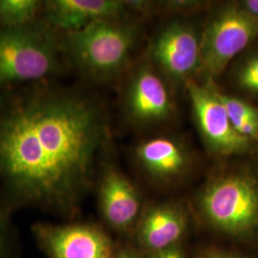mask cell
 Wrapping results in <instances>:
<instances>
[{
	"mask_svg": "<svg viewBox=\"0 0 258 258\" xmlns=\"http://www.w3.org/2000/svg\"><path fill=\"white\" fill-rule=\"evenodd\" d=\"M108 141L100 103L48 84L0 94V204L72 216Z\"/></svg>",
	"mask_w": 258,
	"mask_h": 258,
	"instance_id": "cell-1",
	"label": "cell"
},
{
	"mask_svg": "<svg viewBox=\"0 0 258 258\" xmlns=\"http://www.w3.org/2000/svg\"><path fill=\"white\" fill-rule=\"evenodd\" d=\"M61 33L44 19L0 28V94L21 83H37L60 68Z\"/></svg>",
	"mask_w": 258,
	"mask_h": 258,
	"instance_id": "cell-2",
	"label": "cell"
},
{
	"mask_svg": "<svg viewBox=\"0 0 258 258\" xmlns=\"http://www.w3.org/2000/svg\"><path fill=\"white\" fill-rule=\"evenodd\" d=\"M63 34L62 55L84 76L102 83L115 79L126 67L137 28L120 19H102Z\"/></svg>",
	"mask_w": 258,
	"mask_h": 258,
	"instance_id": "cell-3",
	"label": "cell"
},
{
	"mask_svg": "<svg viewBox=\"0 0 258 258\" xmlns=\"http://www.w3.org/2000/svg\"><path fill=\"white\" fill-rule=\"evenodd\" d=\"M200 208L217 230L231 235L249 233L258 226V182L247 173L221 176L205 188Z\"/></svg>",
	"mask_w": 258,
	"mask_h": 258,
	"instance_id": "cell-4",
	"label": "cell"
},
{
	"mask_svg": "<svg viewBox=\"0 0 258 258\" xmlns=\"http://www.w3.org/2000/svg\"><path fill=\"white\" fill-rule=\"evenodd\" d=\"M258 37V21L231 4L217 12L201 37V70L210 79Z\"/></svg>",
	"mask_w": 258,
	"mask_h": 258,
	"instance_id": "cell-5",
	"label": "cell"
},
{
	"mask_svg": "<svg viewBox=\"0 0 258 258\" xmlns=\"http://www.w3.org/2000/svg\"><path fill=\"white\" fill-rule=\"evenodd\" d=\"M197 126L208 148L220 155L248 152L252 142L234 129L215 84H199L189 80L185 83Z\"/></svg>",
	"mask_w": 258,
	"mask_h": 258,
	"instance_id": "cell-6",
	"label": "cell"
},
{
	"mask_svg": "<svg viewBox=\"0 0 258 258\" xmlns=\"http://www.w3.org/2000/svg\"><path fill=\"white\" fill-rule=\"evenodd\" d=\"M46 258H115L110 238L100 228L83 223L38 222L32 226Z\"/></svg>",
	"mask_w": 258,
	"mask_h": 258,
	"instance_id": "cell-7",
	"label": "cell"
},
{
	"mask_svg": "<svg viewBox=\"0 0 258 258\" xmlns=\"http://www.w3.org/2000/svg\"><path fill=\"white\" fill-rule=\"evenodd\" d=\"M150 55L169 79L185 83L201 68V37L187 23H168L154 37Z\"/></svg>",
	"mask_w": 258,
	"mask_h": 258,
	"instance_id": "cell-8",
	"label": "cell"
},
{
	"mask_svg": "<svg viewBox=\"0 0 258 258\" xmlns=\"http://www.w3.org/2000/svg\"><path fill=\"white\" fill-rule=\"evenodd\" d=\"M124 105L129 119L143 125L164 121L173 113V101L166 83L148 66L141 67L130 79Z\"/></svg>",
	"mask_w": 258,
	"mask_h": 258,
	"instance_id": "cell-9",
	"label": "cell"
},
{
	"mask_svg": "<svg viewBox=\"0 0 258 258\" xmlns=\"http://www.w3.org/2000/svg\"><path fill=\"white\" fill-rule=\"evenodd\" d=\"M129 9V1L49 0L43 1L41 19L60 33H70L97 20L120 19Z\"/></svg>",
	"mask_w": 258,
	"mask_h": 258,
	"instance_id": "cell-10",
	"label": "cell"
},
{
	"mask_svg": "<svg viewBox=\"0 0 258 258\" xmlns=\"http://www.w3.org/2000/svg\"><path fill=\"white\" fill-rule=\"evenodd\" d=\"M99 202L104 220L117 231L128 229L141 209L137 190L128 179L113 166H106L102 172Z\"/></svg>",
	"mask_w": 258,
	"mask_h": 258,
	"instance_id": "cell-11",
	"label": "cell"
},
{
	"mask_svg": "<svg viewBox=\"0 0 258 258\" xmlns=\"http://www.w3.org/2000/svg\"><path fill=\"white\" fill-rule=\"evenodd\" d=\"M136 156L148 174L161 181L175 179L189 166L187 150L173 139L147 140L136 148Z\"/></svg>",
	"mask_w": 258,
	"mask_h": 258,
	"instance_id": "cell-12",
	"label": "cell"
},
{
	"mask_svg": "<svg viewBox=\"0 0 258 258\" xmlns=\"http://www.w3.org/2000/svg\"><path fill=\"white\" fill-rule=\"evenodd\" d=\"M185 230L183 212L170 205L151 209L144 217L139 231L142 244L152 252L175 246Z\"/></svg>",
	"mask_w": 258,
	"mask_h": 258,
	"instance_id": "cell-13",
	"label": "cell"
},
{
	"mask_svg": "<svg viewBox=\"0 0 258 258\" xmlns=\"http://www.w3.org/2000/svg\"><path fill=\"white\" fill-rule=\"evenodd\" d=\"M43 1L0 0V28L19 27L41 19Z\"/></svg>",
	"mask_w": 258,
	"mask_h": 258,
	"instance_id": "cell-14",
	"label": "cell"
},
{
	"mask_svg": "<svg viewBox=\"0 0 258 258\" xmlns=\"http://www.w3.org/2000/svg\"><path fill=\"white\" fill-rule=\"evenodd\" d=\"M218 96L227 110L233 127L243 121H258V108L249 102L220 91H218Z\"/></svg>",
	"mask_w": 258,
	"mask_h": 258,
	"instance_id": "cell-15",
	"label": "cell"
},
{
	"mask_svg": "<svg viewBox=\"0 0 258 258\" xmlns=\"http://www.w3.org/2000/svg\"><path fill=\"white\" fill-rule=\"evenodd\" d=\"M10 214L0 204V258L18 257V239Z\"/></svg>",
	"mask_w": 258,
	"mask_h": 258,
	"instance_id": "cell-16",
	"label": "cell"
},
{
	"mask_svg": "<svg viewBox=\"0 0 258 258\" xmlns=\"http://www.w3.org/2000/svg\"><path fill=\"white\" fill-rule=\"evenodd\" d=\"M236 81L244 90L258 95V55H250L242 62Z\"/></svg>",
	"mask_w": 258,
	"mask_h": 258,
	"instance_id": "cell-17",
	"label": "cell"
},
{
	"mask_svg": "<svg viewBox=\"0 0 258 258\" xmlns=\"http://www.w3.org/2000/svg\"><path fill=\"white\" fill-rule=\"evenodd\" d=\"M236 4L244 13L258 21V0H243Z\"/></svg>",
	"mask_w": 258,
	"mask_h": 258,
	"instance_id": "cell-18",
	"label": "cell"
},
{
	"mask_svg": "<svg viewBox=\"0 0 258 258\" xmlns=\"http://www.w3.org/2000/svg\"><path fill=\"white\" fill-rule=\"evenodd\" d=\"M150 258H184V255L182 249L175 245L168 249L152 252Z\"/></svg>",
	"mask_w": 258,
	"mask_h": 258,
	"instance_id": "cell-19",
	"label": "cell"
},
{
	"mask_svg": "<svg viewBox=\"0 0 258 258\" xmlns=\"http://www.w3.org/2000/svg\"><path fill=\"white\" fill-rule=\"evenodd\" d=\"M202 258H239L235 255H232L231 253H228V252H223V251H217V250H214V251H211V252H208L205 256Z\"/></svg>",
	"mask_w": 258,
	"mask_h": 258,
	"instance_id": "cell-20",
	"label": "cell"
},
{
	"mask_svg": "<svg viewBox=\"0 0 258 258\" xmlns=\"http://www.w3.org/2000/svg\"><path fill=\"white\" fill-rule=\"evenodd\" d=\"M115 258H137L134 254H132L128 250L120 249L118 252H116Z\"/></svg>",
	"mask_w": 258,
	"mask_h": 258,
	"instance_id": "cell-21",
	"label": "cell"
},
{
	"mask_svg": "<svg viewBox=\"0 0 258 258\" xmlns=\"http://www.w3.org/2000/svg\"><path fill=\"white\" fill-rule=\"evenodd\" d=\"M257 144H258V142H257Z\"/></svg>",
	"mask_w": 258,
	"mask_h": 258,
	"instance_id": "cell-22",
	"label": "cell"
}]
</instances>
